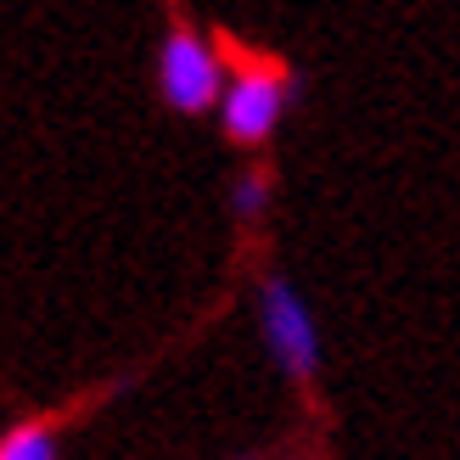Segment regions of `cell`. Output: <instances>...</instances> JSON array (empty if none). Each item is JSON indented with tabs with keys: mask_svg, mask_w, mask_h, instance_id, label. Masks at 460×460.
<instances>
[{
	"mask_svg": "<svg viewBox=\"0 0 460 460\" xmlns=\"http://www.w3.org/2000/svg\"><path fill=\"white\" fill-rule=\"evenodd\" d=\"M287 96H292L287 79H275V74H242V79H230L225 84V102H219L225 135H230V141H242V146L264 141V135L275 129V119H281Z\"/></svg>",
	"mask_w": 460,
	"mask_h": 460,
	"instance_id": "3957f363",
	"label": "cell"
},
{
	"mask_svg": "<svg viewBox=\"0 0 460 460\" xmlns=\"http://www.w3.org/2000/svg\"><path fill=\"white\" fill-rule=\"evenodd\" d=\"M157 84H164V102L174 112H208L214 102H225V74L197 34L164 40V51H157Z\"/></svg>",
	"mask_w": 460,
	"mask_h": 460,
	"instance_id": "6da1fadb",
	"label": "cell"
},
{
	"mask_svg": "<svg viewBox=\"0 0 460 460\" xmlns=\"http://www.w3.org/2000/svg\"><path fill=\"white\" fill-rule=\"evenodd\" d=\"M259 320H264V342H270L275 365H281L287 376H297V382L314 376V365H320V332H314V320L304 309V297H297L287 281H264Z\"/></svg>",
	"mask_w": 460,
	"mask_h": 460,
	"instance_id": "7a4b0ae2",
	"label": "cell"
},
{
	"mask_svg": "<svg viewBox=\"0 0 460 460\" xmlns=\"http://www.w3.org/2000/svg\"><path fill=\"white\" fill-rule=\"evenodd\" d=\"M0 460H57V438H51V427H12L6 438H0Z\"/></svg>",
	"mask_w": 460,
	"mask_h": 460,
	"instance_id": "277c9868",
	"label": "cell"
},
{
	"mask_svg": "<svg viewBox=\"0 0 460 460\" xmlns=\"http://www.w3.org/2000/svg\"><path fill=\"white\" fill-rule=\"evenodd\" d=\"M264 197H270L264 174H242V186H236V197H230V202H236V214H242V219H252V214L264 208Z\"/></svg>",
	"mask_w": 460,
	"mask_h": 460,
	"instance_id": "5b68a950",
	"label": "cell"
}]
</instances>
